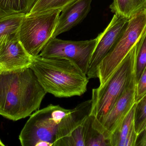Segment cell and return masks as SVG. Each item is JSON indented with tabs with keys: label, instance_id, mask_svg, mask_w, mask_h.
I'll return each mask as SVG.
<instances>
[{
	"label": "cell",
	"instance_id": "obj_1",
	"mask_svg": "<svg viewBox=\"0 0 146 146\" xmlns=\"http://www.w3.org/2000/svg\"><path fill=\"white\" fill-rule=\"evenodd\" d=\"M30 67L0 70V115L13 121L39 108L47 94Z\"/></svg>",
	"mask_w": 146,
	"mask_h": 146
},
{
	"label": "cell",
	"instance_id": "obj_2",
	"mask_svg": "<svg viewBox=\"0 0 146 146\" xmlns=\"http://www.w3.org/2000/svg\"><path fill=\"white\" fill-rule=\"evenodd\" d=\"M30 67L47 93L57 98L81 96L86 92L89 78L68 60L32 57Z\"/></svg>",
	"mask_w": 146,
	"mask_h": 146
},
{
	"label": "cell",
	"instance_id": "obj_3",
	"mask_svg": "<svg viewBox=\"0 0 146 146\" xmlns=\"http://www.w3.org/2000/svg\"><path fill=\"white\" fill-rule=\"evenodd\" d=\"M136 44L105 85L101 88L92 89L90 115L94 117V124L102 121L135 78Z\"/></svg>",
	"mask_w": 146,
	"mask_h": 146
},
{
	"label": "cell",
	"instance_id": "obj_4",
	"mask_svg": "<svg viewBox=\"0 0 146 146\" xmlns=\"http://www.w3.org/2000/svg\"><path fill=\"white\" fill-rule=\"evenodd\" d=\"M72 109L50 104L30 117L19 137L23 146H54L58 126Z\"/></svg>",
	"mask_w": 146,
	"mask_h": 146
},
{
	"label": "cell",
	"instance_id": "obj_5",
	"mask_svg": "<svg viewBox=\"0 0 146 146\" xmlns=\"http://www.w3.org/2000/svg\"><path fill=\"white\" fill-rule=\"evenodd\" d=\"M146 31V10L129 19L110 52L97 68L98 87H103Z\"/></svg>",
	"mask_w": 146,
	"mask_h": 146
},
{
	"label": "cell",
	"instance_id": "obj_6",
	"mask_svg": "<svg viewBox=\"0 0 146 146\" xmlns=\"http://www.w3.org/2000/svg\"><path fill=\"white\" fill-rule=\"evenodd\" d=\"M61 10L25 15L19 32V39L31 56L38 55L53 38Z\"/></svg>",
	"mask_w": 146,
	"mask_h": 146
},
{
	"label": "cell",
	"instance_id": "obj_7",
	"mask_svg": "<svg viewBox=\"0 0 146 146\" xmlns=\"http://www.w3.org/2000/svg\"><path fill=\"white\" fill-rule=\"evenodd\" d=\"M98 39V37L91 40L74 41L54 38L49 41L39 55L46 58L68 60L87 75Z\"/></svg>",
	"mask_w": 146,
	"mask_h": 146
},
{
	"label": "cell",
	"instance_id": "obj_8",
	"mask_svg": "<svg viewBox=\"0 0 146 146\" xmlns=\"http://www.w3.org/2000/svg\"><path fill=\"white\" fill-rule=\"evenodd\" d=\"M129 19L115 14L108 26L98 36V39L89 63L87 75L97 78V68L117 41Z\"/></svg>",
	"mask_w": 146,
	"mask_h": 146
},
{
	"label": "cell",
	"instance_id": "obj_9",
	"mask_svg": "<svg viewBox=\"0 0 146 146\" xmlns=\"http://www.w3.org/2000/svg\"><path fill=\"white\" fill-rule=\"evenodd\" d=\"M136 87L135 78L100 123L94 124L93 119L94 127L110 140L112 133L136 103Z\"/></svg>",
	"mask_w": 146,
	"mask_h": 146
},
{
	"label": "cell",
	"instance_id": "obj_10",
	"mask_svg": "<svg viewBox=\"0 0 146 146\" xmlns=\"http://www.w3.org/2000/svg\"><path fill=\"white\" fill-rule=\"evenodd\" d=\"M32 56L25 49L19 40L15 39L0 49V70L11 71L30 67Z\"/></svg>",
	"mask_w": 146,
	"mask_h": 146
},
{
	"label": "cell",
	"instance_id": "obj_11",
	"mask_svg": "<svg viewBox=\"0 0 146 146\" xmlns=\"http://www.w3.org/2000/svg\"><path fill=\"white\" fill-rule=\"evenodd\" d=\"M92 0H75L64 8L58 19L53 38L68 31L81 22L91 9Z\"/></svg>",
	"mask_w": 146,
	"mask_h": 146
},
{
	"label": "cell",
	"instance_id": "obj_12",
	"mask_svg": "<svg viewBox=\"0 0 146 146\" xmlns=\"http://www.w3.org/2000/svg\"><path fill=\"white\" fill-rule=\"evenodd\" d=\"M91 99L79 104L72 109L71 112L63 118L58 126L56 139L54 146H60L61 142L69 137L90 115L92 109Z\"/></svg>",
	"mask_w": 146,
	"mask_h": 146
},
{
	"label": "cell",
	"instance_id": "obj_13",
	"mask_svg": "<svg viewBox=\"0 0 146 146\" xmlns=\"http://www.w3.org/2000/svg\"><path fill=\"white\" fill-rule=\"evenodd\" d=\"M25 15H16L0 19V49L9 41L19 38L20 28Z\"/></svg>",
	"mask_w": 146,
	"mask_h": 146
},
{
	"label": "cell",
	"instance_id": "obj_14",
	"mask_svg": "<svg viewBox=\"0 0 146 146\" xmlns=\"http://www.w3.org/2000/svg\"><path fill=\"white\" fill-rule=\"evenodd\" d=\"M111 12L128 19L146 10V0H113Z\"/></svg>",
	"mask_w": 146,
	"mask_h": 146
},
{
	"label": "cell",
	"instance_id": "obj_15",
	"mask_svg": "<svg viewBox=\"0 0 146 146\" xmlns=\"http://www.w3.org/2000/svg\"><path fill=\"white\" fill-rule=\"evenodd\" d=\"M36 0H0V19L28 13Z\"/></svg>",
	"mask_w": 146,
	"mask_h": 146
},
{
	"label": "cell",
	"instance_id": "obj_16",
	"mask_svg": "<svg viewBox=\"0 0 146 146\" xmlns=\"http://www.w3.org/2000/svg\"><path fill=\"white\" fill-rule=\"evenodd\" d=\"M135 106L136 103L112 133L111 136L110 146H118L129 133L134 124Z\"/></svg>",
	"mask_w": 146,
	"mask_h": 146
},
{
	"label": "cell",
	"instance_id": "obj_17",
	"mask_svg": "<svg viewBox=\"0 0 146 146\" xmlns=\"http://www.w3.org/2000/svg\"><path fill=\"white\" fill-rule=\"evenodd\" d=\"M75 0H36L26 15H33L54 10H61Z\"/></svg>",
	"mask_w": 146,
	"mask_h": 146
},
{
	"label": "cell",
	"instance_id": "obj_18",
	"mask_svg": "<svg viewBox=\"0 0 146 146\" xmlns=\"http://www.w3.org/2000/svg\"><path fill=\"white\" fill-rule=\"evenodd\" d=\"M92 120V116L90 115L69 137L61 142L60 146H86L87 133Z\"/></svg>",
	"mask_w": 146,
	"mask_h": 146
},
{
	"label": "cell",
	"instance_id": "obj_19",
	"mask_svg": "<svg viewBox=\"0 0 146 146\" xmlns=\"http://www.w3.org/2000/svg\"><path fill=\"white\" fill-rule=\"evenodd\" d=\"M146 67V31L136 44L135 79L136 83Z\"/></svg>",
	"mask_w": 146,
	"mask_h": 146
},
{
	"label": "cell",
	"instance_id": "obj_20",
	"mask_svg": "<svg viewBox=\"0 0 146 146\" xmlns=\"http://www.w3.org/2000/svg\"><path fill=\"white\" fill-rule=\"evenodd\" d=\"M134 127L138 135L146 127V94L136 103Z\"/></svg>",
	"mask_w": 146,
	"mask_h": 146
},
{
	"label": "cell",
	"instance_id": "obj_21",
	"mask_svg": "<svg viewBox=\"0 0 146 146\" xmlns=\"http://www.w3.org/2000/svg\"><path fill=\"white\" fill-rule=\"evenodd\" d=\"M92 116V121L87 133L86 146H110V139L106 138L94 127L93 117Z\"/></svg>",
	"mask_w": 146,
	"mask_h": 146
},
{
	"label": "cell",
	"instance_id": "obj_22",
	"mask_svg": "<svg viewBox=\"0 0 146 146\" xmlns=\"http://www.w3.org/2000/svg\"><path fill=\"white\" fill-rule=\"evenodd\" d=\"M146 94V67L136 83L135 102L137 103Z\"/></svg>",
	"mask_w": 146,
	"mask_h": 146
},
{
	"label": "cell",
	"instance_id": "obj_23",
	"mask_svg": "<svg viewBox=\"0 0 146 146\" xmlns=\"http://www.w3.org/2000/svg\"><path fill=\"white\" fill-rule=\"evenodd\" d=\"M138 136L134 124L126 138L119 143L118 146H135Z\"/></svg>",
	"mask_w": 146,
	"mask_h": 146
},
{
	"label": "cell",
	"instance_id": "obj_24",
	"mask_svg": "<svg viewBox=\"0 0 146 146\" xmlns=\"http://www.w3.org/2000/svg\"><path fill=\"white\" fill-rule=\"evenodd\" d=\"M136 146H146V127L142 133L138 135Z\"/></svg>",
	"mask_w": 146,
	"mask_h": 146
}]
</instances>
